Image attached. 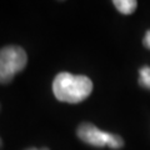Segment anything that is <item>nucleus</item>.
<instances>
[{"label": "nucleus", "mask_w": 150, "mask_h": 150, "mask_svg": "<svg viewBox=\"0 0 150 150\" xmlns=\"http://www.w3.org/2000/svg\"><path fill=\"white\" fill-rule=\"evenodd\" d=\"M93 91V81L85 75L60 73L53 81V93L60 101L78 104L85 100Z\"/></svg>", "instance_id": "nucleus-1"}, {"label": "nucleus", "mask_w": 150, "mask_h": 150, "mask_svg": "<svg viewBox=\"0 0 150 150\" xmlns=\"http://www.w3.org/2000/svg\"><path fill=\"white\" fill-rule=\"evenodd\" d=\"M28 56L25 50L16 45L0 49V84H8L15 74L26 67Z\"/></svg>", "instance_id": "nucleus-2"}, {"label": "nucleus", "mask_w": 150, "mask_h": 150, "mask_svg": "<svg viewBox=\"0 0 150 150\" xmlns=\"http://www.w3.org/2000/svg\"><path fill=\"white\" fill-rule=\"evenodd\" d=\"M78 137L84 143L93 145V146H98V148L109 146L111 149H120L124 145V140L119 135L103 131L90 123H83L79 126Z\"/></svg>", "instance_id": "nucleus-3"}, {"label": "nucleus", "mask_w": 150, "mask_h": 150, "mask_svg": "<svg viewBox=\"0 0 150 150\" xmlns=\"http://www.w3.org/2000/svg\"><path fill=\"white\" fill-rule=\"evenodd\" d=\"M112 4L124 15H129V14L134 13L138 5L135 0H115V1H112Z\"/></svg>", "instance_id": "nucleus-4"}, {"label": "nucleus", "mask_w": 150, "mask_h": 150, "mask_svg": "<svg viewBox=\"0 0 150 150\" xmlns=\"http://www.w3.org/2000/svg\"><path fill=\"white\" fill-rule=\"evenodd\" d=\"M139 84L150 90V67H143L139 70Z\"/></svg>", "instance_id": "nucleus-5"}, {"label": "nucleus", "mask_w": 150, "mask_h": 150, "mask_svg": "<svg viewBox=\"0 0 150 150\" xmlns=\"http://www.w3.org/2000/svg\"><path fill=\"white\" fill-rule=\"evenodd\" d=\"M143 43H144V45H145V48L150 49V30L146 31V34H145V36H144Z\"/></svg>", "instance_id": "nucleus-6"}, {"label": "nucleus", "mask_w": 150, "mask_h": 150, "mask_svg": "<svg viewBox=\"0 0 150 150\" xmlns=\"http://www.w3.org/2000/svg\"><path fill=\"white\" fill-rule=\"evenodd\" d=\"M26 150H49L48 148H43V149H36V148H30V149H26Z\"/></svg>", "instance_id": "nucleus-7"}, {"label": "nucleus", "mask_w": 150, "mask_h": 150, "mask_svg": "<svg viewBox=\"0 0 150 150\" xmlns=\"http://www.w3.org/2000/svg\"><path fill=\"white\" fill-rule=\"evenodd\" d=\"M0 145H1V140H0Z\"/></svg>", "instance_id": "nucleus-8"}]
</instances>
